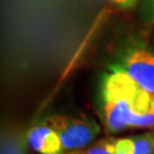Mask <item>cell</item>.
Returning <instances> with one entry per match:
<instances>
[{
    "mask_svg": "<svg viewBox=\"0 0 154 154\" xmlns=\"http://www.w3.org/2000/svg\"><path fill=\"white\" fill-rule=\"evenodd\" d=\"M136 145L135 154H154V132L132 136Z\"/></svg>",
    "mask_w": 154,
    "mask_h": 154,
    "instance_id": "obj_6",
    "label": "cell"
},
{
    "mask_svg": "<svg viewBox=\"0 0 154 154\" xmlns=\"http://www.w3.org/2000/svg\"><path fill=\"white\" fill-rule=\"evenodd\" d=\"M114 149H116V154H135L136 145H135L134 138H116Z\"/></svg>",
    "mask_w": 154,
    "mask_h": 154,
    "instance_id": "obj_8",
    "label": "cell"
},
{
    "mask_svg": "<svg viewBox=\"0 0 154 154\" xmlns=\"http://www.w3.org/2000/svg\"><path fill=\"white\" fill-rule=\"evenodd\" d=\"M26 136L29 146L39 154H63L65 152L58 134L46 122L31 127Z\"/></svg>",
    "mask_w": 154,
    "mask_h": 154,
    "instance_id": "obj_4",
    "label": "cell"
},
{
    "mask_svg": "<svg viewBox=\"0 0 154 154\" xmlns=\"http://www.w3.org/2000/svg\"><path fill=\"white\" fill-rule=\"evenodd\" d=\"M61 138L65 152L82 149L100 132V127L91 118L85 116L53 114L46 119Z\"/></svg>",
    "mask_w": 154,
    "mask_h": 154,
    "instance_id": "obj_2",
    "label": "cell"
},
{
    "mask_svg": "<svg viewBox=\"0 0 154 154\" xmlns=\"http://www.w3.org/2000/svg\"><path fill=\"white\" fill-rule=\"evenodd\" d=\"M116 138H104L85 149V154H116Z\"/></svg>",
    "mask_w": 154,
    "mask_h": 154,
    "instance_id": "obj_7",
    "label": "cell"
},
{
    "mask_svg": "<svg viewBox=\"0 0 154 154\" xmlns=\"http://www.w3.org/2000/svg\"><path fill=\"white\" fill-rule=\"evenodd\" d=\"M63 154H85V149H78V151H70V152H64Z\"/></svg>",
    "mask_w": 154,
    "mask_h": 154,
    "instance_id": "obj_11",
    "label": "cell"
},
{
    "mask_svg": "<svg viewBox=\"0 0 154 154\" xmlns=\"http://www.w3.org/2000/svg\"><path fill=\"white\" fill-rule=\"evenodd\" d=\"M28 145V136L21 131H6L1 137L0 154H26Z\"/></svg>",
    "mask_w": 154,
    "mask_h": 154,
    "instance_id": "obj_5",
    "label": "cell"
},
{
    "mask_svg": "<svg viewBox=\"0 0 154 154\" xmlns=\"http://www.w3.org/2000/svg\"><path fill=\"white\" fill-rule=\"evenodd\" d=\"M147 93L154 95V50L130 47L123 51L116 64Z\"/></svg>",
    "mask_w": 154,
    "mask_h": 154,
    "instance_id": "obj_3",
    "label": "cell"
},
{
    "mask_svg": "<svg viewBox=\"0 0 154 154\" xmlns=\"http://www.w3.org/2000/svg\"><path fill=\"white\" fill-rule=\"evenodd\" d=\"M98 105L109 132L154 127V95L116 65L102 77Z\"/></svg>",
    "mask_w": 154,
    "mask_h": 154,
    "instance_id": "obj_1",
    "label": "cell"
},
{
    "mask_svg": "<svg viewBox=\"0 0 154 154\" xmlns=\"http://www.w3.org/2000/svg\"><path fill=\"white\" fill-rule=\"evenodd\" d=\"M153 40H154V33H153Z\"/></svg>",
    "mask_w": 154,
    "mask_h": 154,
    "instance_id": "obj_12",
    "label": "cell"
},
{
    "mask_svg": "<svg viewBox=\"0 0 154 154\" xmlns=\"http://www.w3.org/2000/svg\"><path fill=\"white\" fill-rule=\"evenodd\" d=\"M139 14L144 22L154 23V0H142Z\"/></svg>",
    "mask_w": 154,
    "mask_h": 154,
    "instance_id": "obj_9",
    "label": "cell"
},
{
    "mask_svg": "<svg viewBox=\"0 0 154 154\" xmlns=\"http://www.w3.org/2000/svg\"><path fill=\"white\" fill-rule=\"evenodd\" d=\"M111 1L122 9H129L136 5L139 0H111Z\"/></svg>",
    "mask_w": 154,
    "mask_h": 154,
    "instance_id": "obj_10",
    "label": "cell"
}]
</instances>
